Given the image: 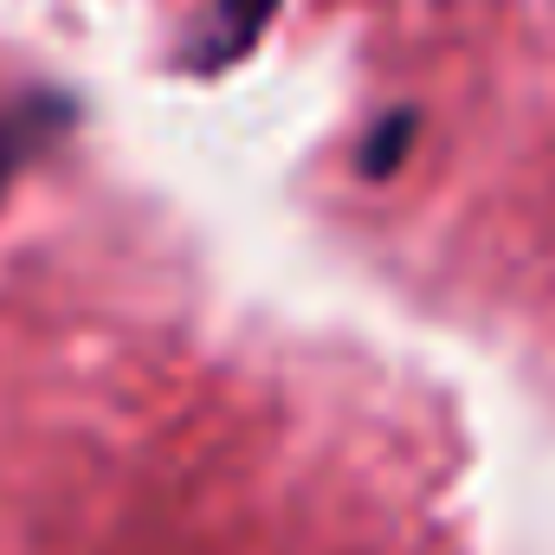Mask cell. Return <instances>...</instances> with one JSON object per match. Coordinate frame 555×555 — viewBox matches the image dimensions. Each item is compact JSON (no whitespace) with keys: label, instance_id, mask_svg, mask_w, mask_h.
Segmentation results:
<instances>
[{"label":"cell","instance_id":"6da1fadb","mask_svg":"<svg viewBox=\"0 0 555 555\" xmlns=\"http://www.w3.org/2000/svg\"><path fill=\"white\" fill-rule=\"evenodd\" d=\"M272 13H278V0H207V13L194 20V33L181 39V72L214 78V72L240 65L266 39Z\"/></svg>","mask_w":555,"mask_h":555},{"label":"cell","instance_id":"7a4b0ae2","mask_svg":"<svg viewBox=\"0 0 555 555\" xmlns=\"http://www.w3.org/2000/svg\"><path fill=\"white\" fill-rule=\"evenodd\" d=\"M72 124H78V104H72L65 91H33V98H13V104L0 111V194L13 188V175H20L33 155H46V149L65 137Z\"/></svg>","mask_w":555,"mask_h":555},{"label":"cell","instance_id":"3957f363","mask_svg":"<svg viewBox=\"0 0 555 555\" xmlns=\"http://www.w3.org/2000/svg\"><path fill=\"white\" fill-rule=\"evenodd\" d=\"M414 130H420L414 111H395L388 124H375L369 142H362V175H395L401 155H408V142H414Z\"/></svg>","mask_w":555,"mask_h":555}]
</instances>
